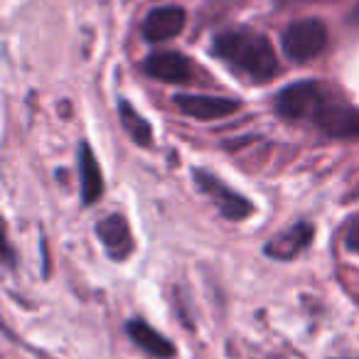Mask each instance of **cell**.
Instances as JSON below:
<instances>
[{"instance_id":"6da1fadb","label":"cell","mask_w":359,"mask_h":359,"mask_svg":"<svg viewBox=\"0 0 359 359\" xmlns=\"http://www.w3.org/2000/svg\"><path fill=\"white\" fill-rule=\"evenodd\" d=\"M215 55L246 79L266 84L278 74L273 45L261 32L254 30H226L217 35Z\"/></svg>"},{"instance_id":"7a4b0ae2","label":"cell","mask_w":359,"mask_h":359,"mask_svg":"<svg viewBox=\"0 0 359 359\" xmlns=\"http://www.w3.org/2000/svg\"><path fill=\"white\" fill-rule=\"evenodd\" d=\"M280 45H283V52L288 60L303 65V62L315 60V57H320L325 52V47H327V27H325L323 20H315V18L290 22L283 30Z\"/></svg>"},{"instance_id":"3957f363","label":"cell","mask_w":359,"mask_h":359,"mask_svg":"<svg viewBox=\"0 0 359 359\" xmlns=\"http://www.w3.org/2000/svg\"><path fill=\"white\" fill-rule=\"evenodd\" d=\"M327 99V91L318 81H298L290 84L276 96V111L285 121H305L315 118L320 106Z\"/></svg>"},{"instance_id":"277c9868","label":"cell","mask_w":359,"mask_h":359,"mask_svg":"<svg viewBox=\"0 0 359 359\" xmlns=\"http://www.w3.org/2000/svg\"><path fill=\"white\" fill-rule=\"evenodd\" d=\"M195 185H197V190L205 192V195L215 202L217 210L222 212L224 219L241 222L254 215V205H251L244 195H239V192H234L231 187H226L219 177H215V175L207 172V170H197Z\"/></svg>"},{"instance_id":"5b68a950","label":"cell","mask_w":359,"mask_h":359,"mask_svg":"<svg viewBox=\"0 0 359 359\" xmlns=\"http://www.w3.org/2000/svg\"><path fill=\"white\" fill-rule=\"evenodd\" d=\"M313 121L323 133L332 135V138H359V109L342 104V101H332L330 96L320 106Z\"/></svg>"},{"instance_id":"8992f818","label":"cell","mask_w":359,"mask_h":359,"mask_svg":"<svg viewBox=\"0 0 359 359\" xmlns=\"http://www.w3.org/2000/svg\"><path fill=\"white\" fill-rule=\"evenodd\" d=\"M175 106L185 116L197 121H217L239 111V101L226 99V96H207V94H177Z\"/></svg>"},{"instance_id":"52a82bcc","label":"cell","mask_w":359,"mask_h":359,"mask_svg":"<svg viewBox=\"0 0 359 359\" xmlns=\"http://www.w3.org/2000/svg\"><path fill=\"white\" fill-rule=\"evenodd\" d=\"M143 69L165 84H187L192 79V62L182 52H155L145 60Z\"/></svg>"},{"instance_id":"ba28073f","label":"cell","mask_w":359,"mask_h":359,"mask_svg":"<svg viewBox=\"0 0 359 359\" xmlns=\"http://www.w3.org/2000/svg\"><path fill=\"white\" fill-rule=\"evenodd\" d=\"M187 15L177 6H163L148 13L143 22V37L148 42H168L185 30Z\"/></svg>"},{"instance_id":"9c48e42d","label":"cell","mask_w":359,"mask_h":359,"mask_svg":"<svg viewBox=\"0 0 359 359\" xmlns=\"http://www.w3.org/2000/svg\"><path fill=\"white\" fill-rule=\"evenodd\" d=\"M313 236H315L313 224L298 222V224L288 226L285 231L276 234L273 239L266 244V256H271V259H276V261H293L295 256H300L308 249Z\"/></svg>"},{"instance_id":"30bf717a","label":"cell","mask_w":359,"mask_h":359,"mask_svg":"<svg viewBox=\"0 0 359 359\" xmlns=\"http://www.w3.org/2000/svg\"><path fill=\"white\" fill-rule=\"evenodd\" d=\"M96 236L114 261H126L133 254V236H130L128 222L121 215H109L106 219H101L96 224Z\"/></svg>"},{"instance_id":"8fae6325","label":"cell","mask_w":359,"mask_h":359,"mask_svg":"<svg viewBox=\"0 0 359 359\" xmlns=\"http://www.w3.org/2000/svg\"><path fill=\"white\" fill-rule=\"evenodd\" d=\"M126 332H128V337L133 339L135 347H140L145 354H150V357H155V359H172L175 357L172 342H170L165 334H160L158 330L150 327L145 320H140V318L128 320Z\"/></svg>"},{"instance_id":"7c38bea8","label":"cell","mask_w":359,"mask_h":359,"mask_svg":"<svg viewBox=\"0 0 359 359\" xmlns=\"http://www.w3.org/2000/svg\"><path fill=\"white\" fill-rule=\"evenodd\" d=\"M79 177H81V202L86 207L94 205L104 195V175L96 163L94 153H91L89 143L79 145Z\"/></svg>"},{"instance_id":"4fadbf2b","label":"cell","mask_w":359,"mask_h":359,"mask_svg":"<svg viewBox=\"0 0 359 359\" xmlns=\"http://www.w3.org/2000/svg\"><path fill=\"white\" fill-rule=\"evenodd\" d=\"M118 116H121V123H123L126 133L130 135L133 143L143 145V148H148V145L153 143V130H150V123L126 99L118 101Z\"/></svg>"},{"instance_id":"5bb4252c","label":"cell","mask_w":359,"mask_h":359,"mask_svg":"<svg viewBox=\"0 0 359 359\" xmlns=\"http://www.w3.org/2000/svg\"><path fill=\"white\" fill-rule=\"evenodd\" d=\"M344 244H347L349 251L359 256V215L354 219H349L347 224V234H344Z\"/></svg>"},{"instance_id":"9a60e30c","label":"cell","mask_w":359,"mask_h":359,"mask_svg":"<svg viewBox=\"0 0 359 359\" xmlns=\"http://www.w3.org/2000/svg\"><path fill=\"white\" fill-rule=\"evenodd\" d=\"M280 8H285V6H298V3H310V0H276Z\"/></svg>"}]
</instances>
